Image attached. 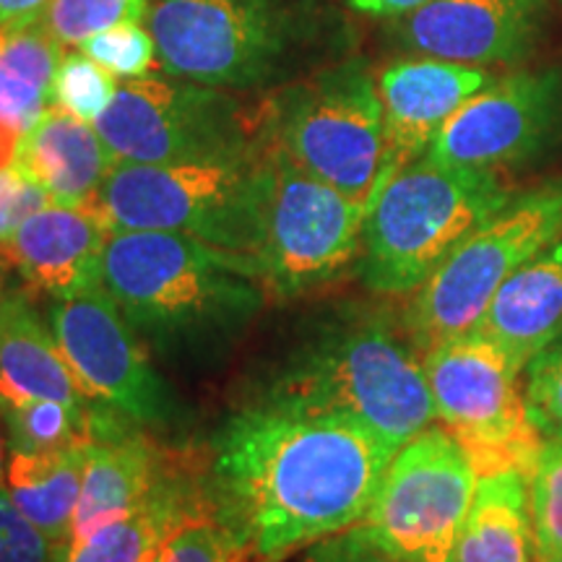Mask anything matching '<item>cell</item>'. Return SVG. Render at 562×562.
<instances>
[{
    "instance_id": "obj_29",
    "label": "cell",
    "mask_w": 562,
    "mask_h": 562,
    "mask_svg": "<svg viewBox=\"0 0 562 562\" xmlns=\"http://www.w3.org/2000/svg\"><path fill=\"white\" fill-rule=\"evenodd\" d=\"M526 484L539 554L562 550V442H547Z\"/></svg>"
},
{
    "instance_id": "obj_23",
    "label": "cell",
    "mask_w": 562,
    "mask_h": 562,
    "mask_svg": "<svg viewBox=\"0 0 562 562\" xmlns=\"http://www.w3.org/2000/svg\"><path fill=\"white\" fill-rule=\"evenodd\" d=\"M453 562H539L524 474L503 472L476 482Z\"/></svg>"
},
{
    "instance_id": "obj_26",
    "label": "cell",
    "mask_w": 562,
    "mask_h": 562,
    "mask_svg": "<svg viewBox=\"0 0 562 562\" xmlns=\"http://www.w3.org/2000/svg\"><path fill=\"white\" fill-rule=\"evenodd\" d=\"M91 419H83L81 414L68 409L60 402H30L13 406V409L3 412L5 448L11 453H50L70 446H87Z\"/></svg>"
},
{
    "instance_id": "obj_12",
    "label": "cell",
    "mask_w": 562,
    "mask_h": 562,
    "mask_svg": "<svg viewBox=\"0 0 562 562\" xmlns=\"http://www.w3.org/2000/svg\"><path fill=\"white\" fill-rule=\"evenodd\" d=\"M476 482L453 435L430 425L393 456L360 526L409 562H453Z\"/></svg>"
},
{
    "instance_id": "obj_25",
    "label": "cell",
    "mask_w": 562,
    "mask_h": 562,
    "mask_svg": "<svg viewBox=\"0 0 562 562\" xmlns=\"http://www.w3.org/2000/svg\"><path fill=\"white\" fill-rule=\"evenodd\" d=\"M63 47L40 21L0 24V125L24 136L50 108Z\"/></svg>"
},
{
    "instance_id": "obj_38",
    "label": "cell",
    "mask_w": 562,
    "mask_h": 562,
    "mask_svg": "<svg viewBox=\"0 0 562 562\" xmlns=\"http://www.w3.org/2000/svg\"><path fill=\"white\" fill-rule=\"evenodd\" d=\"M21 138H24L21 133L0 125V170H5V167H11L16 161Z\"/></svg>"
},
{
    "instance_id": "obj_6",
    "label": "cell",
    "mask_w": 562,
    "mask_h": 562,
    "mask_svg": "<svg viewBox=\"0 0 562 562\" xmlns=\"http://www.w3.org/2000/svg\"><path fill=\"white\" fill-rule=\"evenodd\" d=\"M263 140L368 209L385 165L378 81L362 63H344L277 91L263 108Z\"/></svg>"
},
{
    "instance_id": "obj_9",
    "label": "cell",
    "mask_w": 562,
    "mask_h": 562,
    "mask_svg": "<svg viewBox=\"0 0 562 562\" xmlns=\"http://www.w3.org/2000/svg\"><path fill=\"white\" fill-rule=\"evenodd\" d=\"M165 76L214 89H252L297 45L292 0H151L144 13Z\"/></svg>"
},
{
    "instance_id": "obj_34",
    "label": "cell",
    "mask_w": 562,
    "mask_h": 562,
    "mask_svg": "<svg viewBox=\"0 0 562 562\" xmlns=\"http://www.w3.org/2000/svg\"><path fill=\"white\" fill-rule=\"evenodd\" d=\"M50 203V195L16 165L0 170V252L13 240L21 224Z\"/></svg>"
},
{
    "instance_id": "obj_2",
    "label": "cell",
    "mask_w": 562,
    "mask_h": 562,
    "mask_svg": "<svg viewBox=\"0 0 562 562\" xmlns=\"http://www.w3.org/2000/svg\"><path fill=\"white\" fill-rule=\"evenodd\" d=\"M100 284L136 334L167 349L227 339L266 297L252 256L159 229L110 232Z\"/></svg>"
},
{
    "instance_id": "obj_13",
    "label": "cell",
    "mask_w": 562,
    "mask_h": 562,
    "mask_svg": "<svg viewBox=\"0 0 562 562\" xmlns=\"http://www.w3.org/2000/svg\"><path fill=\"white\" fill-rule=\"evenodd\" d=\"M45 321L87 396L136 425H170L178 419L170 385L154 370L136 328L102 284L74 297H47Z\"/></svg>"
},
{
    "instance_id": "obj_43",
    "label": "cell",
    "mask_w": 562,
    "mask_h": 562,
    "mask_svg": "<svg viewBox=\"0 0 562 562\" xmlns=\"http://www.w3.org/2000/svg\"><path fill=\"white\" fill-rule=\"evenodd\" d=\"M131 5L140 13V16H144V13H146V5H149V3H146V0H131Z\"/></svg>"
},
{
    "instance_id": "obj_21",
    "label": "cell",
    "mask_w": 562,
    "mask_h": 562,
    "mask_svg": "<svg viewBox=\"0 0 562 562\" xmlns=\"http://www.w3.org/2000/svg\"><path fill=\"white\" fill-rule=\"evenodd\" d=\"M13 165L37 182L53 203L87 209L115 159L94 123L47 108L21 138Z\"/></svg>"
},
{
    "instance_id": "obj_17",
    "label": "cell",
    "mask_w": 562,
    "mask_h": 562,
    "mask_svg": "<svg viewBox=\"0 0 562 562\" xmlns=\"http://www.w3.org/2000/svg\"><path fill=\"white\" fill-rule=\"evenodd\" d=\"M165 467L154 446L133 419L112 406L91 422L83 463L81 495L70 521L68 547L81 544L104 526L131 516L151 495Z\"/></svg>"
},
{
    "instance_id": "obj_44",
    "label": "cell",
    "mask_w": 562,
    "mask_h": 562,
    "mask_svg": "<svg viewBox=\"0 0 562 562\" xmlns=\"http://www.w3.org/2000/svg\"><path fill=\"white\" fill-rule=\"evenodd\" d=\"M560 3H562V0H560Z\"/></svg>"
},
{
    "instance_id": "obj_16",
    "label": "cell",
    "mask_w": 562,
    "mask_h": 562,
    "mask_svg": "<svg viewBox=\"0 0 562 562\" xmlns=\"http://www.w3.org/2000/svg\"><path fill=\"white\" fill-rule=\"evenodd\" d=\"M375 81L385 121V165L375 188L378 193L393 172L425 157L448 117L469 97L487 87L490 76L484 68L425 55V58L391 63Z\"/></svg>"
},
{
    "instance_id": "obj_39",
    "label": "cell",
    "mask_w": 562,
    "mask_h": 562,
    "mask_svg": "<svg viewBox=\"0 0 562 562\" xmlns=\"http://www.w3.org/2000/svg\"><path fill=\"white\" fill-rule=\"evenodd\" d=\"M5 456H9V448H5V427H3V412H0V484H3V472H5Z\"/></svg>"
},
{
    "instance_id": "obj_5",
    "label": "cell",
    "mask_w": 562,
    "mask_h": 562,
    "mask_svg": "<svg viewBox=\"0 0 562 562\" xmlns=\"http://www.w3.org/2000/svg\"><path fill=\"white\" fill-rule=\"evenodd\" d=\"M261 157L222 165L115 161L89 203L110 232H178L256 258L261 243Z\"/></svg>"
},
{
    "instance_id": "obj_18",
    "label": "cell",
    "mask_w": 562,
    "mask_h": 562,
    "mask_svg": "<svg viewBox=\"0 0 562 562\" xmlns=\"http://www.w3.org/2000/svg\"><path fill=\"white\" fill-rule=\"evenodd\" d=\"M108 237V224L89 209L50 203L21 224L3 256L32 290L47 297H74L100 286Z\"/></svg>"
},
{
    "instance_id": "obj_28",
    "label": "cell",
    "mask_w": 562,
    "mask_h": 562,
    "mask_svg": "<svg viewBox=\"0 0 562 562\" xmlns=\"http://www.w3.org/2000/svg\"><path fill=\"white\" fill-rule=\"evenodd\" d=\"M125 19L144 21L131 0H50L42 11L40 24L60 47H81L94 34Z\"/></svg>"
},
{
    "instance_id": "obj_3",
    "label": "cell",
    "mask_w": 562,
    "mask_h": 562,
    "mask_svg": "<svg viewBox=\"0 0 562 562\" xmlns=\"http://www.w3.org/2000/svg\"><path fill=\"white\" fill-rule=\"evenodd\" d=\"M263 398L341 414L370 427L396 451L435 419L422 355L409 334L402 336L375 315L341 321L307 341Z\"/></svg>"
},
{
    "instance_id": "obj_35",
    "label": "cell",
    "mask_w": 562,
    "mask_h": 562,
    "mask_svg": "<svg viewBox=\"0 0 562 562\" xmlns=\"http://www.w3.org/2000/svg\"><path fill=\"white\" fill-rule=\"evenodd\" d=\"M300 562H409L378 542L360 524L311 544Z\"/></svg>"
},
{
    "instance_id": "obj_41",
    "label": "cell",
    "mask_w": 562,
    "mask_h": 562,
    "mask_svg": "<svg viewBox=\"0 0 562 562\" xmlns=\"http://www.w3.org/2000/svg\"><path fill=\"white\" fill-rule=\"evenodd\" d=\"M5 300V261H3V252H0V305Z\"/></svg>"
},
{
    "instance_id": "obj_1",
    "label": "cell",
    "mask_w": 562,
    "mask_h": 562,
    "mask_svg": "<svg viewBox=\"0 0 562 562\" xmlns=\"http://www.w3.org/2000/svg\"><path fill=\"white\" fill-rule=\"evenodd\" d=\"M393 456L360 422L261 398L214 435L203 495L243 552L279 562L360 524Z\"/></svg>"
},
{
    "instance_id": "obj_7",
    "label": "cell",
    "mask_w": 562,
    "mask_h": 562,
    "mask_svg": "<svg viewBox=\"0 0 562 562\" xmlns=\"http://www.w3.org/2000/svg\"><path fill=\"white\" fill-rule=\"evenodd\" d=\"M94 128L112 159L138 165H222L263 151V110L175 76L123 79Z\"/></svg>"
},
{
    "instance_id": "obj_10",
    "label": "cell",
    "mask_w": 562,
    "mask_h": 562,
    "mask_svg": "<svg viewBox=\"0 0 562 562\" xmlns=\"http://www.w3.org/2000/svg\"><path fill=\"white\" fill-rule=\"evenodd\" d=\"M435 417L472 461L476 476L531 474L547 440L529 417L521 368L495 341L463 334L422 355Z\"/></svg>"
},
{
    "instance_id": "obj_40",
    "label": "cell",
    "mask_w": 562,
    "mask_h": 562,
    "mask_svg": "<svg viewBox=\"0 0 562 562\" xmlns=\"http://www.w3.org/2000/svg\"><path fill=\"white\" fill-rule=\"evenodd\" d=\"M140 562H165V542L157 544V547H151V550L146 552V558L140 560Z\"/></svg>"
},
{
    "instance_id": "obj_22",
    "label": "cell",
    "mask_w": 562,
    "mask_h": 562,
    "mask_svg": "<svg viewBox=\"0 0 562 562\" xmlns=\"http://www.w3.org/2000/svg\"><path fill=\"white\" fill-rule=\"evenodd\" d=\"M195 516H209L206 495L203 490L191 492L180 463H165L144 505L81 544L68 547L63 562H140L151 547L167 542L172 531Z\"/></svg>"
},
{
    "instance_id": "obj_36",
    "label": "cell",
    "mask_w": 562,
    "mask_h": 562,
    "mask_svg": "<svg viewBox=\"0 0 562 562\" xmlns=\"http://www.w3.org/2000/svg\"><path fill=\"white\" fill-rule=\"evenodd\" d=\"M355 11L381 19H402L406 13L422 9L427 0H347Z\"/></svg>"
},
{
    "instance_id": "obj_20",
    "label": "cell",
    "mask_w": 562,
    "mask_h": 562,
    "mask_svg": "<svg viewBox=\"0 0 562 562\" xmlns=\"http://www.w3.org/2000/svg\"><path fill=\"white\" fill-rule=\"evenodd\" d=\"M476 334L495 341L521 370L562 339V237L505 281Z\"/></svg>"
},
{
    "instance_id": "obj_37",
    "label": "cell",
    "mask_w": 562,
    "mask_h": 562,
    "mask_svg": "<svg viewBox=\"0 0 562 562\" xmlns=\"http://www.w3.org/2000/svg\"><path fill=\"white\" fill-rule=\"evenodd\" d=\"M50 0H0V24H32L40 21Z\"/></svg>"
},
{
    "instance_id": "obj_14",
    "label": "cell",
    "mask_w": 562,
    "mask_h": 562,
    "mask_svg": "<svg viewBox=\"0 0 562 562\" xmlns=\"http://www.w3.org/2000/svg\"><path fill=\"white\" fill-rule=\"evenodd\" d=\"M562 117L558 70H518L490 81L448 117L425 157L461 170L524 165L550 144Z\"/></svg>"
},
{
    "instance_id": "obj_32",
    "label": "cell",
    "mask_w": 562,
    "mask_h": 562,
    "mask_svg": "<svg viewBox=\"0 0 562 562\" xmlns=\"http://www.w3.org/2000/svg\"><path fill=\"white\" fill-rule=\"evenodd\" d=\"M165 562H256L211 516H195L165 542Z\"/></svg>"
},
{
    "instance_id": "obj_33",
    "label": "cell",
    "mask_w": 562,
    "mask_h": 562,
    "mask_svg": "<svg viewBox=\"0 0 562 562\" xmlns=\"http://www.w3.org/2000/svg\"><path fill=\"white\" fill-rule=\"evenodd\" d=\"M66 552L68 544L40 531L0 490V562H63Z\"/></svg>"
},
{
    "instance_id": "obj_24",
    "label": "cell",
    "mask_w": 562,
    "mask_h": 562,
    "mask_svg": "<svg viewBox=\"0 0 562 562\" xmlns=\"http://www.w3.org/2000/svg\"><path fill=\"white\" fill-rule=\"evenodd\" d=\"M87 446H70L50 453L5 456L0 490L24 518L55 542L68 544L70 521L81 495Z\"/></svg>"
},
{
    "instance_id": "obj_4",
    "label": "cell",
    "mask_w": 562,
    "mask_h": 562,
    "mask_svg": "<svg viewBox=\"0 0 562 562\" xmlns=\"http://www.w3.org/2000/svg\"><path fill=\"white\" fill-rule=\"evenodd\" d=\"M510 199L501 175L414 159L372 195L357 261L362 281L381 294L417 292Z\"/></svg>"
},
{
    "instance_id": "obj_15",
    "label": "cell",
    "mask_w": 562,
    "mask_h": 562,
    "mask_svg": "<svg viewBox=\"0 0 562 562\" xmlns=\"http://www.w3.org/2000/svg\"><path fill=\"white\" fill-rule=\"evenodd\" d=\"M544 0H427L402 16L409 50L461 66L516 63L529 55Z\"/></svg>"
},
{
    "instance_id": "obj_42",
    "label": "cell",
    "mask_w": 562,
    "mask_h": 562,
    "mask_svg": "<svg viewBox=\"0 0 562 562\" xmlns=\"http://www.w3.org/2000/svg\"><path fill=\"white\" fill-rule=\"evenodd\" d=\"M539 562H562V550H558V552H542V554H539Z\"/></svg>"
},
{
    "instance_id": "obj_30",
    "label": "cell",
    "mask_w": 562,
    "mask_h": 562,
    "mask_svg": "<svg viewBox=\"0 0 562 562\" xmlns=\"http://www.w3.org/2000/svg\"><path fill=\"white\" fill-rule=\"evenodd\" d=\"M81 53L121 79H140L157 63V45L144 21L125 19L81 45Z\"/></svg>"
},
{
    "instance_id": "obj_19",
    "label": "cell",
    "mask_w": 562,
    "mask_h": 562,
    "mask_svg": "<svg viewBox=\"0 0 562 562\" xmlns=\"http://www.w3.org/2000/svg\"><path fill=\"white\" fill-rule=\"evenodd\" d=\"M30 402H60L83 419L108 406L83 393L47 321L16 290L0 305V412Z\"/></svg>"
},
{
    "instance_id": "obj_31",
    "label": "cell",
    "mask_w": 562,
    "mask_h": 562,
    "mask_svg": "<svg viewBox=\"0 0 562 562\" xmlns=\"http://www.w3.org/2000/svg\"><path fill=\"white\" fill-rule=\"evenodd\" d=\"M529 417L547 442H562V339L524 368Z\"/></svg>"
},
{
    "instance_id": "obj_27",
    "label": "cell",
    "mask_w": 562,
    "mask_h": 562,
    "mask_svg": "<svg viewBox=\"0 0 562 562\" xmlns=\"http://www.w3.org/2000/svg\"><path fill=\"white\" fill-rule=\"evenodd\" d=\"M117 83L110 70L83 53H63L50 87V108L68 112L79 121L97 123L110 108Z\"/></svg>"
},
{
    "instance_id": "obj_8",
    "label": "cell",
    "mask_w": 562,
    "mask_h": 562,
    "mask_svg": "<svg viewBox=\"0 0 562 562\" xmlns=\"http://www.w3.org/2000/svg\"><path fill=\"white\" fill-rule=\"evenodd\" d=\"M562 237V182L510 199L414 294L404 331L419 355L480 326L513 273Z\"/></svg>"
},
{
    "instance_id": "obj_11",
    "label": "cell",
    "mask_w": 562,
    "mask_h": 562,
    "mask_svg": "<svg viewBox=\"0 0 562 562\" xmlns=\"http://www.w3.org/2000/svg\"><path fill=\"white\" fill-rule=\"evenodd\" d=\"M261 172V243L256 261L266 292L300 297L360 261L368 214L362 203L300 170L266 140Z\"/></svg>"
}]
</instances>
